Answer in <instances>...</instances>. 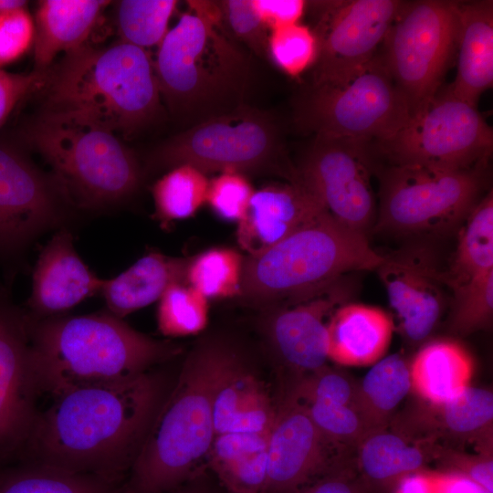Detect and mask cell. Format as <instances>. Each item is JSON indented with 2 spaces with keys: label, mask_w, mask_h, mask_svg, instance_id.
<instances>
[{
  "label": "cell",
  "mask_w": 493,
  "mask_h": 493,
  "mask_svg": "<svg viewBox=\"0 0 493 493\" xmlns=\"http://www.w3.org/2000/svg\"><path fill=\"white\" fill-rule=\"evenodd\" d=\"M171 388L150 370L64 393L39 410L17 463L124 481Z\"/></svg>",
  "instance_id": "6da1fadb"
},
{
  "label": "cell",
  "mask_w": 493,
  "mask_h": 493,
  "mask_svg": "<svg viewBox=\"0 0 493 493\" xmlns=\"http://www.w3.org/2000/svg\"><path fill=\"white\" fill-rule=\"evenodd\" d=\"M237 353L215 337L192 349L123 482V493H165L195 477L215 438V390Z\"/></svg>",
  "instance_id": "7a4b0ae2"
},
{
  "label": "cell",
  "mask_w": 493,
  "mask_h": 493,
  "mask_svg": "<svg viewBox=\"0 0 493 493\" xmlns=\"http://www.w3.org/2000/svg\"><path fill=\"white\" fill-rule=\"evenodd\" d=\"M26 317L36 384L39 394L53 398L136 376L182 351L180 345L152 339L108 310L45 319L26 313Z\"/></svg>",
  "instance_id": "3957f363"
},
{
  "label": "cell",
  "mask_w": 493,
  "mask_h": 493,
  "mask_svg": "<svg viewBox=\"0 0 493 493\" xmlns=\"http://www.w3.org/2000/svg\"><path fill=\"white\" fill-rule=\"evenodd\" d=\"M154 62L161 98L187 128L243 104L249 61L223 23L218 1H188Z\"/></svg>",
  "instance_id": "277c9868"
},
{
  "label": "cell",
  "mask_w": 493,
  "mask_h": 493,
  "mask_svg": "<svg viewBox=\"0 0 493 493\" xmlns=\"http://www.w3.org/2000/svg\"><path fill=\"white\" fill-rule=\"evenodd\" d=\"M46 110L71 111L115 132L131 135L161 109L154 62L146 49L121 41L83 46L44 71Z\"/></svg>",
  "instance_id": "5b68a950"
},
{
  "label": "cell",
  "mask_w": 493,
  "mask_h": 493,
  "mask_svg": "<svg viewBox=\"0 0 493 493\" xmlns=\"http://www.w3.org/2000/svg\"><path fill=\"white\" fill-rule=\"evenodd\" d=\"M383 259L367 236L326 212L266 251L247 256L240 297L265 310L315 293L347 274L376 270Z\"/></svg>",
  "instance_id": "8992f818"
},
{
  "label": "cell",
  "mask_w": 493,
  "mask_h": 493,
  "mask_svg": "<svg viewBox=\"0 0 493 493\" xmlns=\"http://www.w3.org/2000/svg\"><path fill=\"white\" fill-rule=\"evenodd\" d=\"M24 137L50 165L51 176L70 204L110 205L140 184L141 169L132 152L113 131L82 115L46 110Z\"/></svg>",
  "instance_id": "52a82bcc"
},
{
  "label": "cell",
  "mask_w": 493,
  "mask_h": 493,
  "mask_svg": "<svg viewBox=\"0 0 493 493\" xmlns=\"http://www.w3.org/2000/svg\"><path fill=\"white\" fill-rule=\"evenodd\" d=\"M412 117L382 55L344 79L312 85L295 110L298 128L315 136L375 144Z\"/></svg>",
  "instance_id": "ba28073f"
},
{
  "label": "cell",
  "mask_w": 493,
  "mask_h": 493,
  "mask_svg": "<svg viewBox=\"0 0 493 493\" xmlns=\"http://www.w3.org/2000/svg\"><path fill=\"white\" fill-rule=\"evenodd\" d=\"M151 164L163 169L190 165L205 174L273 171L288 182L299 180L276 121L245 105L172 137L155 150Z\"/></svg>",
  "instance_id": "9c48e42d"
},
{
  "label": "cell",
  "mask_w": 493,
  "mask_h": 493,
  "mask_svg": "<svg viewBox=\"0 0 493 493\" xmlns=\"http://www.w3.org/2000/svg\"><path fill=\"white\" fill-rule=\"evenodd\" d=\"M486 162L456 171L389 164L380 174L373 230L406 236L452 230L478 202Z\"/></svg>",
  "instance_id": "30bf717a"
},
{
  "label": "cell",
  "mask_w": 493,
  "mask_h": 493,
  "mask_svg": "<svg viewBox=\"0 0 493 493\" xmlns=\"http://www.w3.org/2000/svg\"><path fill=\"white\" fill-rule=\"evenodd\" d=\"M372 145L390 164L456 171L488 161L493 131L477 106L446 88L395 134Z\"/></svg>",
  "instance_id": "8fae6325"
},
{
  "label": "cell",
  "mask_w": 493,
  "mask_h": 493,
  "mask_svg": "<svg viewBox=\"0 0 493 493\" xmlns=\"http://www.w3.org/2000/svg\"><path fill=\"white\" fill-rule=\"evenodd\" d=\"M460 2H404L385 38L382 57L412 115L440 90L456 49Z\"/></svg>",
  "instance_id": "7c38bea8"
},
{
  "label": "cell",
  "mask_w": 493,
  "mask_h": 493,
  "mask_svg": "<svg viewBox=\"0 0 493 493\" xmlns=\"http://www.w3.org/2000/svg\"><path fill=\"white\" fill-rule=\"evenodd\" d=\"M374 154L372 143L314 136L297 168L300 181L336 221L367 237L377 216L371 182Z\"/></svg>",
  "instance_id": "4fadbf2b"
},
{
  "label": "cell",
  "mask_w": 493,
  "mask_h": 493,
  "mask_svg": "<svg viewBox=\"0 0 493 493\" xmlns=\"http://www.w3.org/2000/svg\"><path fill=\"white\" fill-rule=\"evenodd\" d=\"M404 1L321 2L315 30L313 85L339 80L376 55Z\"/></svg>",
  "instance_id": "5bb4252c"
},
{
  "label": "cell",
  "mask_w": 493,
  "mask_h": 493,
  "mask_svg": "<svg viewBox=\"0 0 493 493\" xmlns=\"http://www.w3.org/2000/svg\"><path fill=\"white\" fill-rule=\"evenodd\" d=\"M353 290L351 280L342 277L315 293L264 310L263 334L276 361L292 377L290 383L327 365L328 320Z\"/></svg>",
  "instance_id": "9a60e30c"
},
{
  "label": "cell",
  "mask_w": 493,
  "mask_h": 493,
  "mask_svg": "<svg viewBox=\"0 0 493 493\" xmlns=\"http://www.w3.org/2000/svg\"><path fill=\"white\" fill-rule=\"evenodd\" d=\"M27 317L0 288V469L18 462L39 409Z\"/></svg>",
  "instance_id": "2e32d148"
},
{
  "label": "cell",
  "mask_w": 493,
  "mask_h": 493,
  "mask_svg": "<svg viewBox=\"0 0 493 493\" xmlns=\"http://www.w3.org/2000/svg\"><path fill=\"white\" fill-rule=\"evenodd\" d=\"M68 202L53 177L17 151L0 145V258L18 253L58 224Z\"/></svg>",
  "instance_id": "e0dca14e"
},
{
  "label": "cell",
  "mask_w": 493,
  "mask_h": 493,
  "mask_svg": "<svg viewBox=\"0 0 493 493\" xmlns=\"http://www.w3.org/2000/svg\"><path fill=\"white\" fill-rule=\"evenodd\" d=\"M344 450L316 427L304 406L284 396L267 437V476L264 493H300L334 468L348 463Z\"/></svg>",
  "instance_id": "ac0fdd59"
},
{
  "label": "cell",
  "mask_w": 493,
  "mask_h": 493,
  "mask_svg": "<svg viewBox=\"0 0 493 493\" xmlns=\"http://www.w3.org/2000/svg\"><path fill=\"white\" fill-rule=\"evenodd\" d=\"M376 271L404 336L413 343L427 339L452 298L433 252L424 245L406 246L383 256Z\"/></svg>",
  "instance_id": "d6986e66"
},
{
  "label": "cell",
  "mask_w": 493,
  "mask_h": 493,
  "mask_svg": "<svg viewBox=\"0 0 493 493\" xmlns=\"http://www.w3.org/2000/svg\"><path fill=\"white\" fill-rule=\"evenodd\" d=\"M300 181L272 184L254 191L236 239L247 256L258 255L326 213Z\"/></svg>",
  "instance_id": "ffe728a7"
},
{
  "label": "cell",
  "mask_w": 493,
  "mask_h": 493,
  "mask_svg": "<svg viewBox=\"0 0 493 493\" xmlns=\"http://www.w3.org/2000/svg\"><path fill=\"white\" fill-rule=\"evenodd\" d=\"M102 281L76 252L71 233L60 229L39 255L26 312L33 319L63 315L100 291Z\"/></svg>",
  "instance_id": "44dd1931"
},
{
  "label": "cell",
  "mask_w": 493,
  "mask_h": 493,
  "mask_svg": "<svg viewBox=\"0 0 493 493\" xmlns=\"http://www.w3.org/2000/svg\"><path fill=\"white\" fill-rule=\"evenodd\" d=\"M393 328L384 309L348 301L328 320V358L343 366L373 365L388 351Z\"/></svg>",
  "instance_id": "7402d4cb"
},
{
  "label": "cell",
  "mask_w": 493,
  "mask_h": 493,
  "mask_svg": "<svg viewBox=\"0 0 493 493\" xmlns=\"http://www.w3.org/2000/svg\"><path fill=\"white\" fill-rule=\"evenodd\" d=\"M456 74L449 91L477 106L493 83V2H460Z\"/></svg>",
  "instance_id": "603a6c76"
},
{
  "label": "cell",
  "mask_w": 493,
  "mask_h": 493,
  "mask_svg": "<svg viewBox=\"0 0 493 493\" xmlns=\"http://www.w3.org/2000/svg\"><path fill=\"white\" fill-rule=\"evenodd\" d=\"M275 415L276 406L266 387L237 353L215 390L213 404L215 435L268 434Z\"/></svg>",
  "instance_id": "cb8c5ba5"
},
{
  "label": "cell",
  "mask_w": 493,
  "mask_h": 493,
  "mask_svg": "<svg viewBox=\"0 0 493 493\" xmlns=\"http://www.w3.org/2000/svg\"><path fill=\"white\" fill-rule=\"evenodd\" d=\"M110 1L45 0L36 14L35 65L44 72L60 53L84 46Z\"/></svg>",
  "instance_id": "d4e9b609"
},
{
  "label": "cell",
  "mask_w": 493,
  "mask_h": 493,
  "mask_svg": "<svg viewBox=\"0 0 493 493\" xmlns=\"http://www.w3.org/2000/svg\"><path fill=\"white\" fill-rule=\"evenodd\" d=\"M190 257L151 252L116 278L103 280L100 290L107 310L122 319L160 299L174 283H185Z\"/></svg>",
  "instance_id": "484cf974"
},
{
  "label": "cell",
  "mask_w": 493,
  "mask_h": 493,
  "mask_svg": "<svg viewBox=\"0 0 493 493\" xmlns=\"http://www.w3.org/2000/svg\"><path fill=\"white\" fill-rule=\"evenodd\" d=\"M439 448L419 445L387 427L368 433L356 447V468L373 493L393 491L404 477L425 469Z\"/></svg>",
  "instance_id": "4316f807"
},
{
  "label": "cell",
  "mask_w": 493,
  "mask_h": 493,
  "mask_svg": "<svg viewBox=\"0 0 493 493\" xmlns=\"http://www.w3.org/2000/svg\"><path fill=\"white\" fill-rule=\"evenodd\" d=\"M409 371L413 392L432 406H439L469 386L474 360L458 341L435 340L416 352Z\"/></svg>",
  "instance_id": "83f0119b"
},
{
  "label": "cell",
  "mask_w": 493,
  "mask_h": 493,
  "mask_svg": "<svg viewBox=\"0 0 493 493\" xmlns=\"http://www.w3.org/2000/svg\"><path fill=\"white\" fill-rule=\"evenodd\" d=\"M267 437L268 434L263 433L215 435L207 463L228 493H264Z\"/></svg>",
  "instance_id": "f1b7e54d"
},
{
  "label": "cell",
  "mask_w": 493,
  "mask_h": 493,
  "mask_svg": "<svg viewBox=\"0 0 493 493\" xmlns=\"http://www.w3.org/2000/svg\"><path fill=\"white\" fill-rule=\"evenodd\" d=\"M411 390L409 364L398 354L384 356L357 383L353 406L368 432L386 428Z\"/></svg>",
  "instance_id": "f546056e"
},
{
  "label": "cell",
  "mask_w": 493,
  "mask_h": 493,
  "mask_svg": "<svg viewBox=\"0 0 493 493\" xmlns=\"http://www.w3.org/2000/svg\"><path fill=\"white\" fill-rule=\"evenodd\" d=\"M123 482L28 462L0 469V493H123Z\"/></svg>",
  "instance_id": "4dcf8cb0"
},
{
  "label": "cell",
  "mask_w": 493,
  "mask_h": 493,
  "mask_svg": "<svg viewBox=\"0 0 493 493\" xmlns=\"http://www.w3.org/2000/svg\"><path fill=\"white\" fill-rule=\"evenodd\" d=\"M493 272V194L479 200L465 220L452 263L446 271L451 290Z\"/></svg>",
  "instance_id": "1f68e13d"
},
{
  "label": "cell",
  "mask_w": 493,
  "mask_h": 493,
  "mask_svg": "<svg viewBox=\"0 0 493 493\" xmlns=\"http://www.w3.org/2000/svg\"><path fill=\"white\" fill-rule=\"evenodd\" d=\"M436 408L442 429L457 439L477 440L483 452L492 453L493 393L470 385Z\"/></svg>",
  "instance_id": "d6a6232c"
},
{
  "label": "cell",
  "mask_w": 493,
  "mask_h": 493,
  "mask_svg": "<svg viewBox=\"0 0 493 493\" xmlns=\"http://www.w3.org/2000/svg\"><path fill=\"white\" fill-rule=\"evenodd\" d=\"M244 260L236 249L209 248L190 257L185 282L206 299L240 297Z\"/></svg>",
  "instance_id": "836d02e7"
},
{
  "label": "cell",
  "mask_w": 493,
  "mask_h": 493,
  "mask_svg": "<svg viewBox=\"0 0 493 493\" xmlns=\"http://www.w3.org/2000/svg\"><path fill=\"white\" fill-rule=\"evenodd\" d=\"M208 183L193 166L170 169L152 186L156 218L167 224L193 216L206 200Z\"/></svg>",
  "instance_id": "e575fe53"
},
{
  "label": "cell",
  "mask_w": 493,
  "mask_h": 493,
  "mask_svg": "<svg viewBox=\"0 0 493 493\" xmlns=\"http://www.w3.org/2000/svg\"><path fill=\"white\" fill-rule=\"evenodd\" d=\"M175 0H123L119 2L117 23L121 41L142 48L160 45L167 34Z\"/></svg>",
  "instance_id": "d590c367"
},
{
  "label": "cell",
  "mask_w": 493,
  "mask_h": 493,
  "mask_svg": "<svg viewBox=\"0 0 493 493\" xmlns=\"http://www.w3.org/2000/svg\"><path fill=\"white\" fill-rule=\"evenodd\" d=\"M207 320V299L185 283L172 284L159 299L157 324L164 336L196 334L205 329Z\"/></svg>",
  "instance_id": "8d00e7d4"
},
{
  "label": "cell",
  "mask_w": 493,
  "mask_h": 493,
  "mask_svg": "<svg viewBox=\"0 0 493 493\" xmlns=\"http://www.w3.org/2000/svg\"><path fill=\"white\" fill-rule=\"evenodd\" d=\"M449 329L467 336L488 328L493 316V272L452 290Z\"/></svg>",
  "instance_id": "74e56055"
},
{
  "label": "cell",
  "mask_w": 493,
  "mask_h": 493,
  "mask_svg": "<svg viewBox=\"0 0 493 493\" xmlns=\"http://www.w3.org/2000/svg\"><path fill=\"white\" fill-rule=\"evenodd\" d=\"M267 56L286 74L298 77L316 61V36L309 26L299 23L272 29Z\"/></svg>",
  "instance_id": "f35d334b"
},
{
  "label": "cell",
  "mask_w": 493,
  "mask_h": 493,
  "mask_svg": "<svg viewBox=\"0 0 493 493\" xmlns=\"http://www.w3.org/2000/svg\"><path fill=\"white\" fill-rule=\"evenodd\" d=\"M300 404L323 436L340 447L356 448L369 433L352 406L321 402Z\"/></svg>",
  "instance_id": "ab89813d"
},
{
  "label": "cell",
  "mask_w": 493,
  "mask_h": 493,
  "mask_svg": "<svg viewBox=\"0 0 493 493\" xmlns=\"http://www.w3.org/2000/svg\"><path fill=\"white\" fill-rule=\"evenodd\" d=\"M357 383L328 365L289 384L286 396L299 403L321 402L353 406Z\"/></svg>",
  "instance_id": "60d3db41"
},
{
  "label": "cell",
  "mask_w": 493,
  "mask_h": 493,
  "mask_svg": "<svg viewBox=\"0 0 493 493\" xmlns=\"http://www.w3.org/2000/svg\"><path fill=\"white\" fill-rule=\"evenodd\" d=\"M254 191L243 173H221L209 181L205 202L218 218L238 223L246 212Z\"/></svg>",
  "instance_id": "b9f144b4"
},
{
  "label": "cell",
  "mask_w": 493,
  "mask_h": 493,
  "mask_svg": "<svg viewBox=\"0 0 493 493\" xmlns=\"http://www.w3.org/2000/svg\"><path fill=\"white\" fill-rule=\"evenodd\" d=\"M218 5L226 30L257 55L267 56L270 31L259 17L252 0L218 1Z\"/></svg>",
  "instance_id": "7bdbcfd3"
},
{
  "label": "cell",
  "mask_w": 493,
  "mask_h": 493,
  "mask_svg": "<svg viewBox=\"0 0 493 493\" xmlns=\"http://www.w3.org/2000/svg\"><path fill=\"white\" fill-rule=\"evenodd\" d=\"M34 37V22L25 7L0 14V68L19 58Z\"/></svg>",
  "instance_id": "ee69618b"
},
{
  "label": "cell",
  "mask_w": 493,
  "mask_h": 493,
  "mask_svg": "<svg viewBox=\"0 0 493 493\" xmlns=\"http://www.w3.org/2000/svg\"><path fill=\"white\" fill-rule=\"evenodd\" d=\"M435 459L443 472L456 473L467 477L488 493H493L492 453L465 454L453 449H438Z\"/></svg>",
  "instance_id": "f6af8a7d"
},
{
  "label": "cell",
  "mask_w": 493,
  "mask_h": 493,
  "mask_svg": "<svg viewBox=\"0 0 493 493\" xmlns=\"http://www.w3.org/2000/svg\"><path fill=\"white\" fill-rule=\"evenodd\" d=\"M44 72L10 73L0 68V127L10 112L29 91L39 87Z\"/></svg>",
  "instance_id": "bcb514c9"
},
{
  "label": "cell",
  "mask_w": 493,
  "mask_h": 493,
  "mask_svg": "<svg viewBox=\"0 0 493 493\" xmlns=\"http://www.w3.org/2000/svg\"><path fill=\"white\" fill-rule=\"evenodd\" d=\"M300 493H373L355 467L345 463L330 471Z\"/></svg>",
  "instance_id": "7dc6e473"
},
{
  "label": "cell",
  "mask_w": 493,
  "mask_h": 493,
  "mask_svg": "<svg viewBox=\"0 0 493 493\" xmlns=\"http://www.w3.org/2000/svg\"><path fill=\"white\" fill-rule=\"evenodd\" d=\"M252 3L269 31L299 23L308 5L303 0H252Z\"/></svg>",
  "instance_id": "c3c4849f"
},
{
  "label": "cell",
  "mask_w": 493,
  "mask_h": 493,
  "mask_svg": "<svg viewBox=\"0 0 493 493\" xmlns=\"http://www.w3.org/2000/svg\"><path fill=\"white\" fill-rule=\"evenodd\" d=\"M393 493H436V472L426 469L402 478L393 489Z\"/></svg>",
  "instance_id": "681fc988"
},
{
  "label": "cell",
  "mask_w": 493,
  "mask_h": 493,
  "mask_svg": "<svg viewBox=\"0 0 493 493\" xmlns=\"http://www.w3.org/2000/svg\"><path fill=\"white\" fill-rule=\"evenodd\" d=\"M436 493H488L467 477L451 472H436Z\"/></svg>",
  "instance_id": "f907efd6"
},
{
  "label": "cell",
  "mask_w": 493,
  "mask_h": 493,
  "mask_svg": "<svg viewBox=\"0 0 493 493\" xmlns=\"http://www.w3.org/2000/svg\"><path fill=\"white\" fill-rule=\"evenodd\" d=\"M25 1L0 0V14L25 7Z\"/></svg>",
  "instance_id": "816d5d0a"
},
{
  "label": "cell",
  "mask_w": 493,
  "mask_h": 493,
  "mask_svg": "<svg viewBox=\"0 0 493 493\" xmlns=\"http://www.w3.org/2000/svg\"><path fill=\"white\" fill-rule=\"evenodd\" d=\"M165 493H209L208 490L200 487L194 485H183L175 489L170 490Z\"/></svg>",
  "instance_id": "f5cc1de1"
}]
</instances>
